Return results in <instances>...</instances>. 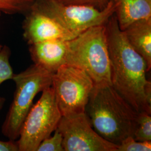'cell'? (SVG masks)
<instances>
[{"mask_svg": "<svg viewBox=\"0 0 151 151\" xmlns=\"http://www.w3.org/2000/svg\"><path fill=\"white\" fill-rule=\"evenodd\" d=\"M105 27L112 86L136 111L151 114V83L146 78L145 60L129 43L114 14Z\"/></svg>", "mask_w": 151, "mask_h": 151, "instance_id": "6da1fadb", "label": "cell"}, {"mask_svg": "<svg viewBox=\"0 0 151 151\" xmlns=\"http://www.w3.org/2000/svg\"><path fill=\"white\" fill-rule=\"evenodd\" d=\"M85 113L99 135L118 146L132 137L138 115L110 84L94 85Z\"/></svg>", "mask_w": 151, "mask_h": 151, "instance_id": "7a4b0ae2", "label": "cell"}, {"mask_svg": "<svg viewBox=\"0 0 151 151\" xmlns=\"http://www.w3.org/2000/svg\"><path fill=\"white\" fill-rule=\"evenodd\" d=\"M105 25L90 27L68 42L65 64L84 70L94 85H111Z\"/></svg>", "mask_w": 151, "mask_h": 151, "instance_id": "3957f363", "label": "cell"}, {"mask_svg": "<svg viewBox=\"0 0 151 151\" xmlns=\"http://www.w3.org/2000/svg\"><path fill=\"white\" fill-rule=\"evenodd\" d=\"M52 73L37 65H32L12 79L16 84L13 100L2 126V133L9 140L16 141L22 125L38 93L52 86Z\"/></svg>", "mask_w": 151, "mask_h": 151, "instance_id": "277c9868", "label": "cell"}, {"mask_svg": "<svg viewBox=\"0 0 151 151\" xmlns=\"http://www.w3.org/2000/svg\"><path fill=\"white\" fill-rule=\"evenodd\" d=\"M32 7L75 36L90 27L105 25L115 12L113 0L102 10L90 6L65 5L59 0H35Z\"/></svg>", "mask_w": 151, "mask_h": 151, "instance_id": "5b68a950", "label": "cell"}, {"mask_svg": "<svg viewBox=\"0 0 151 151\" xmlns=\"http://www.w3.org/2000/svg\"><path fill=\"white\" fill-rule=\"evenodd\" d=\"M62 116L53 90L49 87L32 105L23 123L16 140L19 151H37L40 143L57 128Z\"/></svg>", "mask_w": 151, "mask_h": 151, "instance_id": "8992f818", "label": "cell"}, {"mask_svg": "<svg viewBox=\"0 0 151 151\" xmlns=\"http://www.w3.org/2000/svg\"><path fill=\"white\" fill-rule=\"evenodd\" d=\"M52 87L62 116L85 113L94 83L82 70L62 65L52 76Z\"/></svg>", "mask_w": 151, "mask_h": 151, "instance_id": "52a82bcc", "label": "cell"}, {"mask_svg": "<svg viewBox=\"0 0 151 151\" xmlns=\"http://www.w3.org/2000/svg\"><path fill=\"white\" fill-rule=\"evenodd\" d=\"M57 129L62 135L65 151H118V145L94 130L85 113L62 116Z\"/></svg>", "mask_w": 151, "mask_h": 151, "instance_id": "ba28073f", "label": "cell"}, {"mask_svg": "<svg viewBox=\"0 0 151 151\" xmlns=\"http://www.w3.org/2000/svg\"><path fill=\"white\" fill-rule=\"evenodd\" d=\"M24 16L23 37L29 45L52 40H70L76 37L32 7Z\"/></svg>", "mask_w": 151, "mask_h": 151, "instance_id": "9c48e42d", "label": "cell"}, {"mask_svg": "<svg viewBox=\"0 0 151 151\" xmlns=\"http://www.w3.org/2000/svg\"><path fill=\"white\" fill-rule=\"evenodd\" d=\"M68 42L52 40L30 45L29 50L34 64L54 73L65 64Z\"/></svg>", "mask_w": 151, "mask_h": 151, "instance_id": "30bf717a", "label": "cell"}, {"mask_svg": "<svg viewBox=\"0 0 151 151\" xmlns=\"http://www.w3.org/2000/svg\"><path fill=\"white\" fill-rule=\"evenodd\" d=\"M123 32L132 48L145 60L148 72L151 68V18L133 22Z\"/></svg>", "mask_w": 151, "mask_h": 151, "instance_id": "8fae6325", "label": "cell"}, {"mask_svg": "<svg viewBox=\"0 0 151 151\" xmlns=\"http://www.w3.org/2000/svg\"><path fill=\"white\" fill-rule=\"evenodd\" d=\"M114 14L123 31L132 22L151 18V0H113Z\"/></svg>", "mask_w": 151, "mask_h": 151, "instance_id": "7c38bea8", "label": "cell"}, {"mask_svg": "<svg viewBox=\"0 0 151 151\" xmlns=\"http://www.w3.org/2000/svg\"><path fill=\"white\" fill-rule=\"evenodd\" d=\"M132 137L138 141H151V114L145 111L138 113Z\"/></svg>", "mask_w": 151, "mask_h": 151, "instance_id": "4fadbf2b", "label": "cell"}, {"mask_svg": "<svg viewBox=\"0 0 151 151\" xmlns=\"http://www.w3.org/2000/svg\"><path fill=\"white\" fill-rule=\"evenodd\" d=\"M35 0H0V11L7 15H25Z\"/></svg>", "mask_w": 151, "mask_h": 151, "instance_id": "5bb4252c", "label": "cell"}, {"mask_svg": "<svg viewBox=\"0 0 151 151\" xmlns=\"http://www.w3.org/2000/svg\"><path fill=\"white\" fill-rule=\"evenodd\" d=\"M11 50L7 45H4L0 50V85L5 81L12 80L14 75L10 63Z\"/></svg>", "mask_w": 151, "mask_h": 151, "instance_id": "9a60e30c", "label": "cell"}, {"mask_svg": "<svg viewBox=\"0 0 151 151\" xmlns=\"http://www.w3.org/2000/svg\"><path fill=\"white\" fill-rule=\"evenodd\" d=\"M63 137L57 128L54 135L44 139L38 146L37 151H65L62 145Z\"/></svg>", "mask_w": 151, "mask_h": 151, "instance_id": "2e32d148", "label": "cell"}, {"mask_svg": "<svg viewBox=\"0 0 151 151\" xmlns=\"http://www.w3.org/2000/svg\"><path fill=\"white\" fill-rule=\"evenodd\" d=\"M151 141H138L130 136L118 145V151H151Z\"/></svg>", "mask_w": 151, "mask_h": 151, "instance_id": "e0dca14e", "label": "cell"}, {"mask_svg": "<svg viewBox=\"0 0 151 151\" xmlns=\"http://www.w3.org/2000/svg\"><path fill=\"white\" fill-rule=\"evenodd\" d=\"M65 5L90 6L100 10L104 9L111 0H59Z\"/></svg>", "mask_w": 151, "mask_h": 151, "instance_id": "ac0fdd59", "label": "cell"}, {"mask_svg": "<svg viewBox=\"0 0 151 151\" xmlns=\"http://www.w3.org/2000/svg\"><path fill=\"white\" fill-rule=\"evenodd\" d=\"M0 151H19L16 141L0 140Z\"/></svg>", "mask_w": 151, "mask_h": 151, "instance_id": "d6986e66", "label": "cell"}, {"mask_svg": "<svg viewBox=\"0 0 151 151\" xmlns=\"http://www.w3.org/2000/svg\"><path fill=\"white\" fill-rule=\"evenodd\" d=\"M5 100V99L4 97H0V111L4 106Z\"/></svg>", "mask_w": 151, "mask_h": 151, "instance_id": "ffe728a7", "label": "cell"}, {"mask_svg": "<svg viewBox=\"0 0 151 151\" xmlns=\"http://www.w3.org/2000/svg\"><path fill=\"white\" fill-rule=\"evenodd\" d=\"M1 12L0 11V16H1ZM2 47H3V45H2L1 44H0V50L2 48Z\"/></svg>", "mask_w": 151, "mask_h": 151, "instance_id": "44dd1931", "label": "cell"}]
</instances>
